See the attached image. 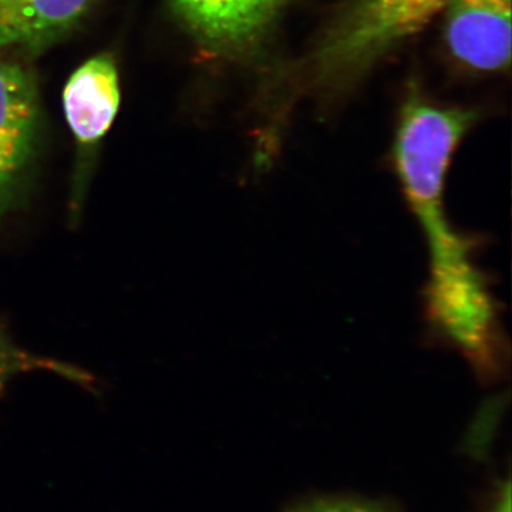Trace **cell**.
Returning a JSON list of instances; mask_svg holds the SVG:
<instances>
[{
  "mask_svg": "<svg viewBox=\"0 0 512 512\" xmlns=\"http://www.w3.org/2000/svg\"><path fill=\"white\" fill-rule=\"evenodd\" d=\"M446 0H356L320 39L308 59L315 86H340L420 32Z\"/></svg>",
  "mask_w": 512,
  "mask_h": 512,
  "instance_id": "6da1fadb",
  "label": "cell"
},
{
  "mask_svg": "<svg viewBox=\"0 0 512 512\" xmlns=\"http://www.w3.org/2000/svg\"><path fill=\"white\" fill-rule=\"evenodd\" d=\"M476 111L431 104L416 93L404 101L393 161L414 212L443 204L448 167Z\"/></svg>",
  "mask_w": 512,
  "mask_h": 512,
  "instance_id": "7a4b0ae2",
  "label": "cell"
},
{
  "mask_svg": "<svg viewBox=\"0 0 512 512\" xmlns=\"http://www.w3.org/2000/svg\"><path fill=\"white\" fill-rule=\"evenodd\" d=\"M40 144L35 79L15 60H0V220L22 207Z\"/></svg>",
  "mask_w": 512,
  "mask_h": 512,
  "instance_id": "3957f363",
  "label": "cell"
},
{
  "mask_svg": "<svg viewBox=\"0 0 512 512\" xmlns=\"http://www.w3.org/2000/svg\"><path fill=\"white\" fill-rule=\"evenodd\" d=\"M119 106V72L109 53L86 60L64 86V117L80 151L72 194L74 215L79 214L82 207L89 173L87 165L93 151L113 126Z\"/></svg>",
  "mask_w": 512,
  "mask_h": 512,
  "instance_id": "277c9868",
  "label": "cell"
},
{
  "mask_svg": "<svg viewBox=\"0 0 512 512\" xmlns=\"http://www.w3.org/2000/svg\"><path fill=\"white\" fill-rule=\"evenodd\" d=\"M175 12L205 46L239 55L254 49L289 0H170Z\"/></svg>",
  "mask_w": 512,
  "mask_h": 512,
  "instance_id": "5b68a950",
  "label": "cell"
},
{
  "mask_svg": "<svg viewBox=\"0 0 512 512\" xmlns=\"http://www.w3.org/2000/svg\"><path fill=\"white\" fill-rule=\"evenodd\" d=\"M446 37L461 63L481 72L508 69L511 0H446Z\"/></svg>",
  "mask_w": 512,
  "mask_h": 512,
  "instance_id": "8992f818",
  "label": "cell"
},
{
  "mask_svg": "<svg viewBox=\"0 0 512 512\" xmlns=\"http://www.w3.org/2000/svg\"><path fill=\"white\" fill-rule=\"evenodd\" d=\"M96 0H0V49L37 55L73 32Z\"/></svg>",
  "mask_w": 512,
  "mask_h": 512,
  "instance_id": "52a82bcc",
  "label": "cell"
},
{
  "mask_svg": "<svg viewBox=\"0 0 512 512\" xmlns=\"http://www.w3.org/2000/svg\"><path fill=\"white\" fill-rule=\"evenodd\" d=\"M35 370L57 373L59 376L66 377L70 382L80 384L93 382V377L89 373L83 372L82 369L25 352L0 330V392L10 377L20 375V373L35 372Z\"/></svg>",
  "mask_w": 512,
  "mask_h": 512,
  "instance_id": "ba28073f",
  "label": "cell"
},
{
  "mask_svg": "<svg viewBox=\"0 0 512 512\" xmlns=\"http://www.w3.org/2000/svg\"><path fill=\"white\" fill-rule=\"evenodd\" d=\"M292 512H382L367 505L346 503V501H316L303 505Z\"/></svg>",
  "mask_w": 512,
  "mask_h": 512,
  "instance_id": "9c48e42d",
  "label": "cell"
},
{
  "mask_svg": "<svg viewBox=\"0 0 512 512\" xmlns=\"http://www.w3.org/2000/svg\"><path fill=\"white\" fill-rule=\"evenodd\" d=\"M494 512H511V488L510 483L505 484L503 493L498 498V503L495 505Z\"/></svg>",
  "mask_w": 512,
  "mask_h": 512,
  "instance_id": "30bf717a",
  "label": "cell"
}]
</instances>
